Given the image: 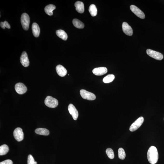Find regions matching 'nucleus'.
Masks as SVG:
<instances>
[{
  "label": "nucleus",
  "instance_id": "nucleus-1",
  "mask_svg": "<svg viewBox=\"0 0 164 164\" xmlns=\"http://www.w3.org/2000/svg\"><path fill=\"white\" fill-rule=\"evenodd\" d=\"M147 158L150 163L155 164L158 160V153L157 149L154 146H151L149 148L147 153Z\"/></svg>",
  "mask_w": 164,
  "mask_h": 164
},
{
  "label": "nucleus",
  "instance_id": "nucleus-2",
  "mask_svg": "<svg viewBox=\"0 0 164 164\" xmlns=\"http://www.w3.org/2000/svg\"><path fill=\"white\" fill-rule=\"evenodd\" d=\"M30 21V17L27 13H24L22 14L21 17V23L25 30L27 31L29 29Z\"/></svg>",
  "mask_w": 164,
  "mask_h": 164
},
{
  "label": "nucleus",
  "instance_id": "nucleus-3",
  "mask_svg": "<svg viewBox=\"0 0 164 164\" xmlns=\"http://www.w3.org/2000/svg\"><path fill=\"white\" fill-rule=\"evenodd\" d=\"M44 103L46 106L49 107L53 108L56 107L58 104L57 100L50 96L46 97Z\"/></svg>",
  "mask_w": 164,
  "mask_h": 164
},
{
  "label": "nucleus",
  "instance_id": "nucleus-4",
  "mask_svg": "<svg viewBox=\"0 0 164 164\" xmlns=\"http://www.w3.org/2000/svg\"><path fill=\"white\" fill-rule=\"evenodd\" d=\"M80 94L83 99L89 100H94L96 99V96L94 94L87 91L86 90H82L80 91Z\"/></svg>",
  "mask_w": 164,
  "mask_h": 164
},
{
  "label": "nucleus",
  "instance_id": "nucleus-5",
  "mask_svg": "<svg viewBox=\"0 0 164 164\" xmlns=\"http://www.w3.org/2000/svg\"><path fill=\"white\" fill-rule=\"evenodd\" d=\"M146 52L149 56L156 60H161L163 58V55L158 52L148 49L146 51Z\"/></svg>",
  "mask_w": 164,
  "mask_h": 164
},
{
  "label": "nucleus",
  "instance_id": "nucleus-6",
  "mask_svg": "<svg viewBox=\"0 0 164 164\" xmlns=\"http://www.w3.org/2000/svg\"><path fill=\"white\" fill-rule=\"evenodd\" d=\"M144 119L143 117H140L136 121L133 122L129 128L130 131L133 132L138 129L144 122Z\"/></svg>",
  "mask_w": 164,
  "mask_h": 164
},
{
  "label": "nucleus",
  "instance_id": "nucleus-7",
  "mask_svg": "<svg viewBox=\"0 0 164 164\" xmlns=\"http://www.w3.org/2000/svg\"><path fill=\"white\" fill-rule=\"evenodd\" d=\"M13 136L17 141H22L24 138V134L22 129L19 127L16 128L13 132Z\"/></svg>",
  "mask_w": 164,
  "mask_h": 164
},
{
  "label": "nucleus",
  "instance_id": "nucleus-8",
  "mask_svg": "<svg viewBox=\"0 0 164 164\" xmlns=\"http://www.w3.org/2000/svg\"><path fill=\"white\" fill-rule=\"evenodd\" d=\"M130 9L131 11L137 17L142 19H144L145 18V15L144 12L136 6L132 5L130 6Z\"/></svg>",
  "mask_w": 164,
  "mask_h": 164
},
{
  "label": "nucleus",
  "instance_id": "nucleus-9",
  "mask_svg": "<svg viewBox=\"0 0 164 164\" xmlns=\"http://www.w3.org/2000/svg\"><path fill=\"white\" fill-rule=\"evenodd\" d=\"M15 88L17 93L20 94L25 93L27 91V88L26 86L22 83H17L15 85Z\"/></svg>",
  "mask_w": 164,
  "mask_h": 164
},
{
  "label": "nucleus",
  "instance_id": "nucleus-10",
  "mask_svg": "<svg viewBox=\"0 0 164 164\" xmlns=\"http://www.w3.org/2000/svg\"><path fill=\"white\" fill-rule=\"evenodd\" d=\"M68 110L69 113L72 115L74 120H77L78 116V113L75 107L72 104H69L68 106Z\"/></svg>",
  "mask_w": 164,
  "mask_h": 164
},
{
  "label": "nucleus",
  "instance_id": "nucleus-11",
  "mask_svg": "<svg viewBox=\"0 0 164 164\" xmlns=\"http://www.w3.org/2000/svg\"><path fill=\"white\" fill-rule=\"evenodd\" d=\"M20 62L21 64L25 67L28 66L29 65V61L27 53L24 51L22 53L20 58Z\"/></svg>",
  "mask_w": 164,
  "mask_h": 164
},
{
  "label": "nucleus",
  "instance_id": "nucleus-12",
  "mask_svg": "<svg viewBox=\"0 0 164 164\" xmlns=\"http://www.w3.org/2000/svg\"><path fill=\"white\" fill-rule=\"evenodd\" d=\"M122 27L123 31L126 35L129 36H131L133 35V30L127 23L125 22L123 23Z\"/></svg>",
  "mask_w": 164,
  "mask_h": 164
},
{
  "label": "nucleus",
  "instance_id": "nucleus-13",
  "mask_svg": "<svg viewBox=\"0 0 164 164\" xmlns=\"http://www.w3.org/2000/svg\"><path fill=\"white\" fill-rule=\"evenodd\" d=\"M107 71L106 67H101L94 69L92 71V72L96 76H101L106 74Z\"/></svg>",
  "mask_w": 164,
  "mask_h": 164
},
{
  "label": "nucleus",
  "instance_id": "nucleus-14",
  "mask_svg": "<svg viewBox=\"0 0 164 164\" xmlns=\"http://www.w3.org/2000/svg\"><path fill=\"white\" fill-rule=\"evenodd\" d=\"M57 73L59 76L63 77L67 74V71L65 67L61 65H58L56 68Z\"/></svg>",
  "mask_w": 164,
  "mask_h": 164
},
{
  "label": "nucleus",
  "instance_id": "nucleus-15",
  "mask_svg": "<svg viewBox=\"0 0 164 164\" xmlns=\"http://www.w3.org/2000/svg\"><path fill=\"white\" fill-rule=\"evenodd\" d=\"M33 35L35 37H38L40 35V29L38 25L36 23H33L32 26Z\"/></svg>",
  "mask_w": 164,
  "mask_h": 164
},
{
  "label": "nucleus",
  "instance_id": "nucleus-16",
  "mask_svg": "<svg viewBox=\"0 0 164 164\" xmlns=\"http://www.w3.org/2000/svg\"><path fill=\"white\" fill-rule=\"evenodd\" d=\"M74 5L77 11L80 13H83L85 9L84 4L83 2L79 1H77L75 3Z\"/></svg>",
  "mask_w": 164,
  "mask_h": 164
},
{
  "label": "nucleus",
  "instance_id": "nucleus-17",
  "mask_svg": "<svg viewBox=\"0 0 164 164\" xmlns=\"http://www.w3.org/2000/svg\"><path fill=\"white\" fill-rule=\"evenodd\" d=\"M56 6L53 4H49L46 6L44 8V11L49 16H52L53 15V11L56 9Z\"/></svg>",
  "mask_w": 164,
  "mask_h": 164
},
{
  "label": "nucleus",
  "instance_id": "nucleus-18",
  "mask_svg": "<svg viewBox=\"0 0 164 164\" xmlns=\"http://www.w3.org/2000/svg\"><path fill=\"white\" fill-rule=\"evenodd\" d=\"M35 132L37 134L44 135H49L50 133L49 130L43 128H37L35 130Z\"/></svg>",
  "mask_w": 164,
  "mask_h": 164
},
{
  "label": "nucleus",
  "instance_id": "nucleus-19",
  "mask_svg": "<svg viewBox=\"0 0 164 164\" xmlns=\"http://www.w3.org/2000/svg\"><path fill=\"white\" fill-rule=\"evenodd\" d=\"M57 36L60 38L64 40H67V35L66 33L63 30H59L56 31Z\"/></svg>",
  "mask_w": 164,
  "mask_h": 164
},
{
  "label": "nucleus",
  "instance_id": "nucleus-20",
  "mask_svg": "<svg viewBox=\"0 0 164 164\" xmlns=\"http://www.w3.org/2000/svg\"><path fill=\"white\" fill-rule=\"evenodd\" d=\"M72 23L75 27L79 29H83L84 27V24L78 19H73Z\"/></svg>",
  "mask_w": 164,
  "mask_h": 164
},
{
  "label": "nucleus",
  "instance_id": "nucleus-21",
  "mask_svg": "<svg viewBox=\"0 0 164 164\" xmlns=\"http://www.w3.org/2000/svg\"><path fill=\"white\" fill-rule=\"evenodd\" d=\"M89 11L92 17H95L97 15V10L95 5L92 4L90 5L89 8Z\"/></svg>",
  "mask_w": 164,
  "mask_h": 164
},
{
  "label": "nucleus",
  "instance_id": "nucleus-22",
  "mask_svg": "<svg viewBox=\"0 0 164 164\" xmlns=\"http://www.w3.org/2000/svg\"><path fill=\"white\" fill-rule=\"evenodd\" d=\"M9 147L6 144H4L0 147V155H6L8 152Z\"/></svg>",
  "mask_w": 164,
  "mask_h": 164
},
{
  "label": "nucleus",
  "instance_id": "nucleus-23",
  "mask_svg": "<svg viewBox=\"0 0 164 164\" xmlns=\"http://www.w3.org/2000/svg\"><path fill=\"white\" fill-rule=\"evenodd\" d=\"M115 78V76L113 74H108L103 78V81L105 83H110L113 81Z\"/></svg>",
  "mask_w": 164,
  "mask_h": 164
},
{
  "label": "nucleus",
  "instance_id": "nucleus-24",
  "mask_svg": "<svg viewBox=\"0 0 164 164\" xmlns=\"http://www.w3.org/2000/svg\"><path fill=\"white\" fill-rule=\"evenodd\" d=\"M126 154L124 149L122 148H120L118 149V156L120 159L124 160L126 157Z\"/></svg>",
  "mask_w": 164,
  "mask_h": 164
},
{
  "label": "nucleus",
  "instance_id": "nucleus-25",
  "mask_svg": "<svg viewBox=\"0 0 164 164\" xmlns=\"http://www.w3.org/2000/svg\"><path fill=\"white\" fill-rule=\"evenodd\" d=\"M106 154L110 159H113L114 158V154L113 149L110 148H108L106 151Z\"/></svg>",
  "mask_w": 164,
  "mask_h": 164
},
{
  "label": "nucleus",
  "instance_id": "nucleus-26",
  "mask_svg": "<svg viewBox=\"0 0 164 164\" xmlns=\"http://www.w3.org/2000/svg\"><path fill=\"white\" fill-rule=\"evenodd\" d=\"M28 164H37V162L35 161L34 158L31 155H29L28 156Z\"/></svg>",
  "mask_w": 164,
  "mask_h": 164
},
{
  "label": "nucleus",
  "instance_id": "nucleus-27",
  "mask_svg": "<svg viewBox=\"0 0 164 164\" xmlns=\"http://www.w3.org/2000/svg\"><path fill=\"white\" fill-rule=\"evenodd\" d=\"M0 164H13V162L11 160H7L1 162Z\"/></svg>",
  "mask_w": 164,
  "mask_h": 164
},
{
  "label": "nucleus",
  "instance_id": "nucleus-28",
  "mask_svg": "<svg viewBox=\"0 0 164 164\" xmlns=\"http://www.w3.org/2000/svg\"><path fill=\"white\" fill-rule=\"evenodd\" d=\"M4 23L5 28H6L8 29H10L11 28L10 25L7 21H5L4 22Z\"/></svg>",
  "mask_w": 164,
  "mask_h": 164
},
{
  "label": "nucleus",
  "instance_id": "nucleus-29",
  "mask_svg": "<svg viewBox=\"0 0 164 164\" xmlns=\"http://www.w3.org/2000/svg\"><path fill=\"white\" fill-rule=\"evenodd\" d=\"M0 26H1V27L3 29H5V27L4 25V22H1L0 23Z\"/></svg>",
  "mask_w": 164,
  "mask_h": 164
}]
</instances>
